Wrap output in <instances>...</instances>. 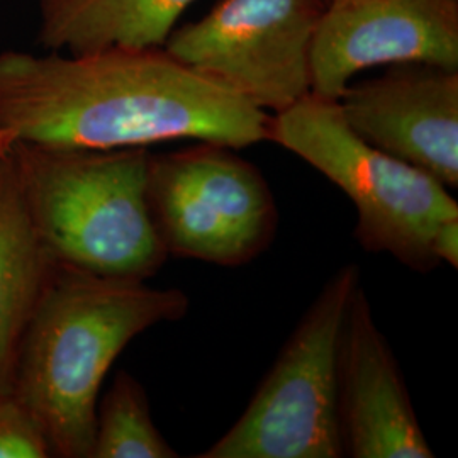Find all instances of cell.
<instances>
[{
	"label": "cell",
	"instance_id": "12",
	"mask_svg": "<svg viewBox=\"0 0 458 458\" xmlns=\"http://www.w3.org/2000/svg\"><path fill=\"white\" fill-rule=\"evenodd\" d=\"M196 0H39L38 41L70 55L164 48Z\"/></svg>",
	"mask_w": 458,
	"mask_h": 458
},
{
	"label": "cell",
	"instance_id": "13",
	"mask_svg": "<svg viewBox=\"0 0 458 458\" xmlns=\"http://www.w3.org/2000/svg\"><path fill=\"white\" fill-rule=\"evenodd\" d=\"M151 418L147 391L130 372H117L98 403L90 458H177Z\"/></svg>",
	"mask_w": 458,
	"mask_h": 458
},
{
	"label": "cell",
	"instance_id": "3",
	"mask_svg": "<svg viewBox=\"0 0 458 458\" xmlns=\"http://www.w3.org/2000/svg\"><path fill=\"white\" fill-rule=\"evenodd\" d=\"M4 148L56 262L100 277L147 282L158 274L168 253L148 213V148Z\"/></svg>",
	"mask_w": 458,
	"mask_h": 458
},
{
	"label": "cell",
	"instance_id": "5",
	"mask_svg": "<svg viewBox=\"0 0 458 458\" xmlns=\"http://www.w3.org/2000/svg\"><path fill=\"white\" fill-rule=\"evenodd\" d=\"M355 263L342 267L302 314L238 421L199 458H342L338 352Z\"/></svg>",
	"mask_w": 458,
	"mask_h": 458
},
{
	"label": "cell",
	"instance_id": "1",
	"mask_svg": "<svg viewBox=\"0 0 458 458\" xmlns=\"http://www.w3.org/2000/svg\"><path fill=\"white\" fill-rule=\"evenodd\" d=\"M268 117L164 48L0 53V148L26 141L114 149L196 140L240 149L267 140Z\"/></svg>",
	"mask_w": 458,
	"mask_h": 458
},
{
	"label": "cell",
	"instance_id": "7",
	"mask_svg": "<svg viewBox=\"0 0 458 458\" xmlns=\"http://www.w3.org/2000/svg\"><path fill=\"white\" fill-rule=\"evenodd\" d=\"M327 0H221L175 28L164 49L182 65L274 114L311 92V49Z\"/></svg>",
	"mask_w": 458,
	"mask_h": 458
},
{
	"label": "cell",
	"instance_id": "16",
	"mask_svg": "<svg viewBox=\"0 0 458 458\" xmlns=\"http://www.w3.org/2000/svg\"><path fill=\"white\" fill-rule=\"evenodd\" d=\"M329 2H335V0H327V4H329Z\"/></svg>",
	"mask_w": 458,
	"mask_h": 458
},
{
	"label": "cell",
	"instance_id": "11",
	"mask_svg": "<svg viewBox=\"0 0 458 458\" xmlns=\"http://www.w3.org/2000/svg\"><path fill=\"white\" fill-rule=\"evenodd\" d=\"M58 267L26 209L9 151L0 148V395L11 394L21 338Z\"/></svg>",
	"mask_w": 458,
	"mask_h": 458
},
{
	"label": "cell",
	"instance_id": "14",
	"mask_svg": "<svg viewBox=\"0 0 458 458\" xmlns=\"http://www.w3.org/2000/svg\"><path fill=\"white\" fill-rule=\"evenodd\" d=\"M0 458H51L41 429L13 394L0 395Z\"/></svg>",
	"mask_w": 458,
	"mask_h": 458
},
{
	"label": "cell",
	"instance_id": "10",
	"mask_svg": "<svg viewBox=\"0 0 458 458\" xmlns=\"http://www.w3.org/2000/svg\"><path fill=\"white\" fill-rule=\"evenodd\" d=\"M336 414L344 457H435L393 348L377 327L361 285L352 295L344 316Z\"/></svg>",
	"mask_w": 458,
	"mask_h": 458
},
{
	"label": "cell",
	"instance_id": "6",
	"mask_svg": "<svg viewBox=\"0 0 458 458\" xmlns=\"http://www.w3.org/2000/svg\"><path fill=\"white\" fill-rule=\"evenodd\" d=\"M147 204L165 251L175 259L242 267L277 234V204L262 172L219 143L149 153Z\"/></svg>",
	"mask_w": 458,
	"mask_h": 458
},
{
	"label": "cell",
	"instance_id": "4",
	"mask_svg": "<svg viewBox=\"0 0 458 458\" xmlns=\"http://www.w3.org/2000/svg\"><path fill=\"white\" fill-rule=\"evenodd\" d=\"M267 140L311 165L355 206L353 236L369 253H387L418 274L440 263L431 253L437 226L458 217L450 189L423 170L365 141L338 100L308 94L268 117Z\"/></svg>",
	"mask_w": 458,
	"mask_h": 458
},
{
	"label": "cell",
	"instance_id": "15",
	"mask_svg": "<svg viewBox=\"0 0 458 458\" xmlns=\"http://www.w3.org/2000/svg\"><path fill=\"white\" fill-rule=\"evenodd\" d=\"M431 253L438 263L458 267V217L442 221L431 238Z\"/></svg>",
	"mask_w": 458,
	"mask_h": 458
},
{
	"label": "cell",
	"instance_id": "9",
	"mask_svg": "<svg viewBox=\"0 0 458 458\" xmlns=\"http://www.w3.org/2000/svg\"><path fill=\"white\" fill-rule=\"evenodd\" d=\"M350 128L448 189L458 187V70L389 65L338 98Z\"/></svg>",
	"mask_w": 458,
	"mask_h": 458
},
{
	"label": "cell",
	"instance_id": "8",
	"mask_svg": "<svg viewBox=\"0 0 458 458\" xmlns=\"http://www.w3.org/2000/svg\"><path fill=\"white\" fill-rule=\"evenodd\" d=\"M458 70V0H335L311 49V94L338 100L367 68Z\"/></svg>",
	"mask_w": 458,
	"mask_h": 458
},
{
	"label": "cell",
	"instance_id": "2",
	"mask_svg": "<svg viewBox=\"0 0 458 458\" xmlns=\"http://www.w3.org/2000/svg\"><path fill=\"white\" fill-rule=\"evenodd\" d=\"M181 289L60 265L24 329L11 394L33 416L51 458H90L98 391L138 335L182 319Z\"/></svg>",
	"mask_w": 458,
	"mask_h": 458
}]
</instances>
